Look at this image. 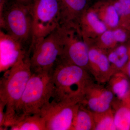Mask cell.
Here are the masks:
<instances>
[{
    "instance_id": "6da1fadb",
    "label": "cell",
    "mask_w": 130,
    "mask_h": 130,
    "mask_svg": "<svg viewBox=\"0 0 130 130\" xmlns=\"http://www.w3.org/2000/svg\"><path fill=\"white\" fill-rule=\"evenodd\" d=\"M32 74L28 54L6 71L0 80V102L5 106V130L14 121L16 108Z\"/></svg>"
},
{
    "instance_id": "7a4b0ae2",
    "label": "cell",
    "mask_w": 130,
    "mask_h": 130,
    "mask_svg": "<svg viewBox=\"0 0 130 130\" xmlns=\"http://www.w3.org/2000/svg\"><path fill=\"white\" fill-rule=\"evenodd\" d=\"M54 97L80 102L92 82L87 70L60 58L52 71Z\"/></svg>"
},
{
    "instance_id": "3957f363",
    "label": "cell",
    "mask_w": 130,
    "mask_h": 130,
    "mask_svg": "<svg viewBox=\"0 0 130 130\" xmlns=\"http://www.w3.org/2000/svg\"><path fill=\"white\" fill-rule=\"evenodd\" d=\"M52 72L32 73L16 108L13 124L22 116L39 113L54 97L55 86Z\"/></svg>"
},
{
    "instance_id": "277c9868",
    "label": "cell",
    "mask_w": 130,
    "mask_h": 130,
    "mask_svg": "<svg viewBox=\"0 0 130 130\" xmlns=\"http://www.w3.org/2000/svg\"><path fill=\"white\" fill-rule=\"evenodd\" d=\"M0 26L1 29L21 42L29 52L32 37L31 3L8 0L0 17Z\"/></svg>"
},
{
    "instance_id": "5b68a950",
    "label": "cell",
    "mask_w": 130,
    "mask_h": 130,
    "mask_svg": "<svg viewBox=\"0 0 130 130\" xmlns=\"http://www.w3.org/2000/svg\"><path fill=\"white\" fill-rule=\"evenodd\" d=\"M32 37L31 50L60 25L59 0H33L31 3Z\"/></svg>"
},
{
    "instance_id": "8992f818",
    "label": "cell",
    "mask_w": 130,
    "mask_h": 130,
    "mask_svg": "<svg viewBox=\"0 0 130 130\" xmlns=\"http://www.w3.org/2000/svg\"><path fill=\"white\" fill-rule=\"evenodd\" d=\"M62 49L58 28L30 51L32 73L52 72L61 56Z\"/></svg>"
},
{
    "instance_id": "52a82bcc",
    "label": "cell",
    "mask_w": 130,
    "mask_h": 130,
    "mask_svg": "<svg viewBox=\"0 0 130 130\" xmlns=\"http://www.w3.org/2000/svg\"><path fill=\"white\" fill-rule=\"evenodd\" d=\"M79 103L53 97L39 113L45 121L46 130H71Z\"/></svg>"
},
{
    "instance_id": "ba28073f",
    "label": "cell",
    "mask_w": 130,
    "mask_h": 130,
    "mask_svg": "<svg viewBox=\"0 0 130 130\" xmlns=\"http://www.w3.org/2000/svg\"><path fill=\"white\" fill-rule=\"evenodd\" d=\"M58 30L62 48L60 58L85 70H88L89 49L86 43L79 39L80 31L60 26Z\"/></svg>"
},
{
    "instance_id": "9c48e42d",
    "label": "cell",
    "mask_w": 130,
    "mask_h": 130,
    "mask_svg": "<svg viewBox=\"0 0 130 130\" xmlns=\"http://www.w3.org/2000/svg\"><path fill=\"white\" fill-rule=\"evenodd\" d=\"M28 54H29V50L21 42L1 30V72H4L8 70Z\"/></svg>"
},
{
    "instance_id": "30bf717a",
    "label": "cell",
    "mask_w": 130,
    "mask_h": 130,
    "mask_svg": "<svg viewBox=\"0 0 130 130\" xmlns=\"http://www.w3.org/2000/svg\"><path fill=\"white\" fill-rule=\"evenodd\" d=\"M115 95L109 88L92 81L86 88L84 96L80 102L93 113L106 111L111 108Z\"/></svg>"
},
{
    "instance_id": "8fae6325",
    "label": "cell",
    "mask_w": 130,
    "mask_h": 130,
    "mask_svg": "<svg viewBox=\"0 0 130 130\" xmlns=\"http://www.w3.org/2000/svg\"><path fill=\"white\" fill-rule=\"evenodd\" d=\"M59 26L78 29L87 0H59Z\"/></svg>"
},
{
    "instance_id": "7c38bea8",
    "label": "cell",
    "mask_w": 130,
    "mask_h": 130,
    "mask_svg": "<svg viewBox=\"0 0 130 130\" xmlns=\"http://www.w3.org/2000/svg\"><path fill=\"white\" fill-rule=\"evenodd\" d=\"M88 68L96 83L107 82L114 73L108 56L99 50L90 49L89 52Z\"/></svg>"
},
{
    "instance_id": "4fadbf2b",
    "label": "cell",
    "mask_w": 130,
    "mask_h": 130,
    "mask_svg": "<svg viewBox=\"0 0 130 130\" xmlns=\"http://www.w3.org/2000/svg\"><path fill=\"white\" fill-rule=\"evenodd\" d=\"M109 88L117 100L128 102L130 101V83L126 74L122 71L116 72L107 81Z\"/></svg>"
},
{
    "instance_id": "5bb4252c",
    "label": "cell",
    "mask_w": 130,
    "mask_h": 130,
    "mask_svg": "<svg viewBox=\"0 0 130 130\" xmlns=\"http://www.w3.org/2000/svg\"><path fill=\"white\" fill-rule=\"evenodd\" d=\"M112 107L116 130H130V102L114 100Z\"/></svg>"
},
{
    "instance_id": "9a60e30c",
    "label": "cell",
    "mask_w": 130,
    "mask_h": 130,
    "mask_svg": "<svg viewBox=\"0 0 130 130\" xmlns=\"http://www.w3.org/2000/svg\"><path fill=\"white\" fill-rule=\"evenodd\" d=\"M9 129L11 130H46V127L43 118L40 113H35L22 116Z\"/></svg>"
},
{
    "instance_id": "2e32d148",
    "label": "cell",
    "mask_w": 130,
    "mask_h": 130,
    "mask_svg": "<svg viewBox=\"0 0 130 130\" xmlns=\"http://www.w3.org/2000/svg\"><path fill=\"white\" fill-rule=\"evenodd\" d=\"M94 129L93 112L79 103L71 130H91Z\"/></svg>"
},
{
    "instance_id": "e0dca14e",
    "label": "cell",
    "mask_w": 130,
    "mask_h": 130,
    "mask_svg": "<svg viewBox=\"0 0 130 130\" xmlns=\"http://www.w3.org/2000/svg\"><path fill=\"white\" fill-rule=\"evenodd\" d=\"M95 130H116L112 108L106 111L93 113Z\"/></svg>"
},
{
    "instance_id": "ac0fdd59",
    "label": "cell",
    "mask_w": 130,
    "mask_h": 130,
    "mask_svg": "<svg viewBox=\"0 0 130 130\" xmlns=\"http://www.w3.org/2000/svg\"><path fill=\"white\" fill-rule=\"evenodd\" d=\"M86 20L93 30L97 34L102 35L107 30L106 24L100 20L97 14L94 12H89L87 13Z\"/></svg>"
},
{
    "instance_id": "d6986e66",
    "label": "cell",
    "mask_w": 130,
    "mask_h": 130,
    "mask_svg": "<svg viewBox=\"0 0 130 130\" xmlns=\"http://www.w3.org/2000/svg\"><path fill=\"white\" fill-rule=\"evenodd\" d=\"M120 16L113 5L107 7L105 16L106 23L109 27L115 28L118 25L120 21Z\"/></svg>"
},
{
    "instance_id": "ffe728a7",
    "label": "cell",
    "mask_w": 130,
    "mask_h": 130,
    "mask_svg": "<svg viewBox=\"0 0 130 130\" xmlns=\"http://www.w3.org/2000/svg\"><path fill=\"white\" fill-rule=\"evenodd\" d=\"M113 6L120 16L130 14V0H118Z\"/></svg>"
},
{
    "instance_id": "44dd1931",
    "label": "cell",
    "mask_w": 130,
    "mask_h": 130,
    "mask_svg": "<svg viewBox=\"0 0 130 130\" xmlns=\"http://www.w3.org/2000/svg\"><path fill=\"white\" fill-rule=\"evenodd\" d=\"M101 35V40L103 43L106 46H112L116 42L114 37L113 31L107 30Z\"/></svg>"
},
{
    "instance_id": "7402d4cb",
    "label": "cell",
    "mask_w": 130,
    "mask_h": 130,
    "mask_svg": "<svg viewBox=\"0 0 130 130\" xmlns=\"http://www.w3.org/2000/svg\"><path fill=\"white\" fill-rule=\"evenodd\" d=\"M114 37L115 42L122 43L125 41L127 38L126 32L121 29L113 30Z\"/></svg>"
},
{
    "instance_id": "603a6c76",
    "label": "cell",
    "mask_w": 130,
    "mask_h": 130,
    "mask_svg": "<svg viewBox=\"0 0 130 130\" xmlns=\"http://www.w3.org/2000/svg\"><path fill=\"white\" fill-rule=\"evenodd\" d=\"M5 106L4 103L0 102V130H5L6 121Z\"/></svg>"
},
{
    "instance_id": "cb8c5ba5",
    "label": "cell",
    "mask_w": 130,
    "mask_h": 130,
    "mask_svg": "<svg viewBox=\"0 0 130 130\" xmlns=\"http://www.w3.org/2000/svg\"><path fill=\"white\" fill-rule=\"evenodd\" d=\"M8 0H0V17L2 16L3 13Z\"/></svg>"
},
{
    "instance_id": "d4e9b609",
    "label": "cell",
    "mask_w": 130,
    "mask_h": 130,
    "mask_svg": "<svg viewBox=\"0 0 130 130\" xmlns=\"http://www.w3.org/2000/svg\"><path fill=\"white\" fill-rule=\"evenodd\" d=\"M121 71L124 73L130 79V60L126 64V67H125Z\"/></svg>"
},
{
    "instance_id": "484cf974",
    "label": "cell",
    "mask_w": 130,
    "mask_h": 130,
    "mask_svg": "<svg viewBox=\"0 0 130 130\" xmlns=\"http://www.w3.org/2000/svg\"><path fill=\"white\" fill-rule=\"evenodd\" d=\"M16 1L25 4H30L32 2L33 0H16Z\"/></svg>"
}]
</instances>
